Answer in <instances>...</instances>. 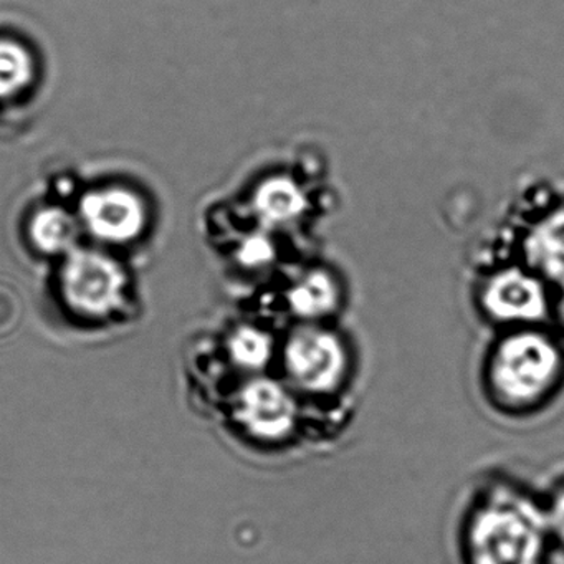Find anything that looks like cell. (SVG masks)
<instances>
[{
    "label": "cell",
    "mask_w": 564,
    "mask_h": 564,
    "mask_svg": "<svg viewBox=\"0 0 564 564\" xmlns=\"http://www.w3.org/2000/svg\"><path fill=\"white\" fill-rule=\"evenodd\" d=\"M34 77V62L22 45L0 41V98L21 94Z\"/></svg>",
    "instance_id": "obj_12"
},
{
    "label": "cell",
    "mask_w": 564,
    "mask_h": 564,
    "mask_svg": "<svg viewBox=\"0 0 564 564\" xmlns=\"http://www.w3.org/2000/svg\"><path fill=\"white\" fill-rule=\"evenodd\" d=\"M229 348L234 361L252 371L265 368L275 352L279 356V345L273 343L272 336L253 326L237 329L230 339Z\"/></svg>",
    "instance_id": "obj_11"
},
{
    "label": "cell",
    "mask_w": 564,
    "mask_h": 564,
    "mask_svg": "<svg viewBox=\"0 0 564 564\" xmlns=\"http://www.w3.org/2000/svg\"><path fill=\"white\" fill-rule=\"evenodd\" d=\"M563 371L556 343L538 328L508 329L487 359L490 398L507 411H521L546 398Z\"/></svg>",
    "instance_id": "obj_2"
},
{
    "label": "cell",
    "mask_w": 564,
    "mask_h": 564,
    "mask_svg": "<svg viewBox=\"0 0 564 564\" xmlns=\"http://www.w3.org/2000/svg\"><path fill=\"white\" fill-rule=\"evenodd\" d=\"M300 395L283 379L257 376L237 399V419L257 441L282 444L300 422Z\"/></svg>",
    "instance_id": "obj_7"
},
{
    "label": "cell",
    "mask_w": 564,
    "mask_h": 564,
    "mask_svg": "<svg viewBox=\"0 0 564 564\" xmlns=\"http://www.w3.org/2000/svg\"><path fill=\"white\" fill-rule=\"evenodd\" d=\"M75 236L74 220L61 209H47L39 214L32 224V237L45 252L67 249Z\"/></svg>",
    "instance_id": "obj_13"
},
{
    "label": "cell",
    "mask_w": 564,
    "mask_h": 564,
    "mask_svg": "<svg viewBox=\"0 0 564 564\" xmlns=\"http://www.w3.org/2000/svg\"><path fill=\"white\" fill-rule=\"evenodd\" d=\"M341 289L326 269H310L296 276L286 293L290 312L299 323H326L338 310Z\"/></svg>",
    "instance_id": "obj_10"
},
{
    "label": "cell",
    "mask_w": 564,
    "mask_h": 564,
    "mask_svg": "<svg viewBox=\"0 0 564 564\" xmlns=\"http://www.w3.org/2000/svg\"><path fill=\"white\" fill-rule=\"evenodd\" d=\"M282 378L306 398L335 394L349 371L345 339L328 323H296L279 345Z\"/></svg>",
    "instance_id": "obj_4"
},
{
    "label": "cell",
    "mask_w": 564,
    "mask_h": 564,
    "mask_svg": "<svg viewBox=\"0 0 564 564\" xmlns=\"http://www.w3.org/2000/svg\"><path fill=\"white\" fill-rule=\"evenodd\" d=\"M82 213L97 236L113 242L133 239L144 226L143 204L124 189L88 194L82 204Z\"/></svg>",
    "instance_id": "obj_9"
},
{
    "label": "cell",
    "mask_w": 564,
    "mask_h": 564,
    "mask_svg": "<svg viewBox=\"0 0 564 564\" xmlns=\"http://www.w3.org/2000/svg\"><path fill=\"white\" fill-rule=\"evenodd\" d=\"M513 209L524 223V267L564 289V183L531 180L520 184Z\"/></svg>",
    "instance_id": "obj_5"
},
{
    "label": "cell",
    "mask_w": 564,
    "mask_h": 564,
    "mask_svg": "<svg viewBox=\"0 0 564 564\" xmlns=\"http://www.w3.org/2000/svg\"><path fill=\"white\" fill-rule=\"evenodd\" d=\"M556 315L557 322H560V325L564 328V289H561L560 299H557Z\"/></svg>",
    "instance_id": "obj_15"
},
{
    "label": "cell",
    "mask_w": 564,
    "mask_h": 564,
    "mask_svg": "<svg viewBox=\"0 0 564 564\" xmlns=\"http://www.w3.org/2000/svg\"><path fill=\"white\" fill-rule=\"evenodd\" d=\"M62 289L75 312L104 316L120 306L124 275L118 263L95 252H77L68 259Z\"/></svg>",
    "instance_id": "obj_8"
},
{
    "label": "cell",
    "mask_w": 564,
    "mask_h": 564,
    "mask_svg": "<svg viewBox=\"0 0 564 564\" xmlns=\"http://www.w3.org/2000/svg\"><path fill=\"white\" fill-rule=\"evenodd\" d=\"M544 513L551 541H557L564 546V488L554 495L547 507H544Z\"/></svg>",
    "instance_id": "obj_14"
},
{
    "label": "cell",
    "mask_w": 564,
    "mask_h": 564,
    "mask_svg": "<svg viewBox=\"0 0 564 564\" xmlns=\"http://www.w3.org/2000/svg\"><path fill=\"white\" fill-rule=\"evenodd\" d=\"M478 303L490 322L507 329L536 328L550 313L546 282L524 265L495 270L481 283Z\"/></svg>",
    "instance_id": "obj_6"
},
{
    "label": "cell",
    "mask_w": 564,
    "mask_h": 564,
    "mask_svg": "<svg viewBox=\"0 0 564 564\" xmlns=\"http://www.w3.org/2000/svg\"><path fill=\"white\" fill-rule=\"evenodd\" d=\"M551 536L544 507L511 487H495L468 517L464 564H544Z\"/></svg>",
    "instance_id": "obj_1"
},
{
    "label": "cell",
    "mask_w": 564,
    "mask_h": 564,
    "mask_svg": "<svg viewBox=\"0 0 564 564\" xmlns=\"http://www.w3.org/2000/svg\"><path fill=\"white\" fill-rule=\"evenodd\" d=\"M305 147L276 151V164L257 183L252 207L263 227L290 229L315 210L316 196L329 193V174Z\"/></svg>",
    "instance_id": "obj_3"
}]
</instances>
